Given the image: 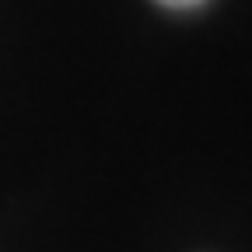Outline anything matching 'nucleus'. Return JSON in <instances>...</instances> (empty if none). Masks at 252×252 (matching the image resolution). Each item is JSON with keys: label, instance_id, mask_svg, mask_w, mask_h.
Instances as JSON below:
<instances>
[{"label": "nucleus", "instance_id": "obj_1", "mask_svg": "<svg viewBox=\"0 0 252 252\" xmlns=\"http://www.w3.org/2000/svg\"><path fill=\"white\" fill-rule=\"evenodd\" d=\"M158 4H165V7H175V11H186V7H200L203 0H158Z\"/></svg>", "mask_w": 252, "mask_h": 252}]
</instances>
